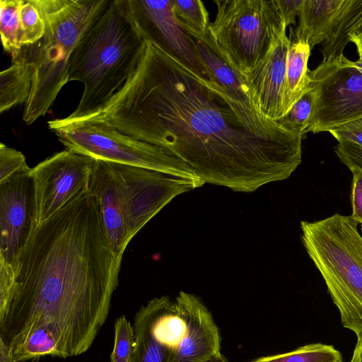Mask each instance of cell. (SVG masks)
Listing matches in <instances>:
<instances>
[{
	"instance_id": "d4e9b609",
	"label": "cell",
	"mask_w": 362,
	"mask_h": 362,
	"mask_svg": "<svg viewBox=\"0 0 362 362\" xmlns=\"http://www.w3.org/2000/svg\"><path fill=\"white\" fill-rule=\"evenodd\" d=\"M135 346L133 326L124 315L115 322V343L110 354V362H130Z\"/></svg>"
},
{
	"instance_id": "603a6c76",
	"label": "cell",
	"mask_w": 362,
	"mask_h": 362,
	"mask_svg": "<svg viewBox=\"0 0 362 362\" xmlns=\"http://www.w3.org/2000/svg\"><path fill=\"white\" fill-rule=\"evenodd\" d=\"M21 44L34 45L44 36L45 23L36 0H21L20 5Z\"/></svg>"
},
{
	"instance_id": "cb8c5ba5",
	"label": "cell",
	"mask_w": 362,
	"mask_h": 362,
	"mask_svg": "<svg viewBox=\"0 0 362 362\" xmlns=\"http://www.w3.org/2000/svg\"><path fill=\"white\" fill-rule=\"evenodd\" d=\"M313 109V92L308 89L276 122L291 133L303 135L307 133Z\"/></svg>"
},
{
	"instance_id": "ac0fdd59",
	"label": "cell",
	"mask_w": 362,
	"mask_h": 362,
	"mask_svg": "<svg viewBox=\"0 0 362 362\" xmlns=\"http://www.w3.org/2000/svg\"><path fill=\"white\" fill-rule=\"evenodd\" d=\"M310 52L307 44L291 42L286 63L285 114L308 89V62Z\"/></svg>"
},
{
	"instance_id": "7c38bea8",
	"label": "cell",
	"mask_w": 362,
	"mask_h": 362,
	"mask_svg": "<svg viewBox=\"0 0 362 362\" xmlns=\"http://www.w3.org/2000/svg\"><path fill=\"white\" fill-rule=\"evenodd\" d=\"M125 1L144 41L157 46L202 78L216 83L199 54L194 37L175 16L171 0Z\"/></svg>"
},
{
	"instance_id": "f546056e",
	"label": "cell",
	"mask_w": 362,
	"mask_h": 362,
	"mask_svg": "<svg viewBox=\"0 0 362 362\" xmlns=\"http://www.w3.org/2000/svg\"><path fill=\"white\" fill-rule=\"evenodd\" d=\"M285 25L296 23L299 16L304 0H276Z\"/></svg>"
},
{
	"instance_id": "ffe728a7",
	"label": "cell",
	"mask_w": 362,
	"mask_h": 362,
	"mask_svg": "<svg viewBox=\"0 0 362 362\" xmlns=\"http://www.w3.org/2000/svg\"><path fill=\"white\" fill-rule=\"evenodd\" d=\"M21 0L0 1V33L4 49L18 58L23 49L21 44L20 5Z\"/></svg>"
},
{
	"instance_id": "4316f807",
	"label": "cell",
	"mask_w": 362,
	"mask_h": 362,
	"mask_svg": "<svg viewBox=\"0 0 362 362\" xmlns=\"http://www.w3.org/2000/svg\"><path fill=\"white\" fill-rule=\"evenodd\" d=\"M334 151L340 160L351 171L362 170V146L349 141H338Z\"/></svg>"
},
{
	"instance_id": "6da1fadb",
	"label": "cell",
	"mask_w": 362,
	"mask_h": 362,
	"mask_svg": "<svg viewBox=\"0 0 362 362\" xmlns=\"http://www.w3.org/2000/svg\"><path fill=\"white\" fill-rule=\"evenodd\" d=\"M76 122L106 124L161 148L205 183L235 192L286 180L301 163L303 136L253 132L220 85L146 41L124 86Z\"/></svg>"
},
{
	"instance_id": "1f68e13d",
	"label": "cell",
	"mask_w": 362,
	"mask_h": 362,
	"mask_svg": "<svg viewBox=\"0 0 362 362\" xmlns=\"http://www.w3.org/2000/svg\"><path fill=\"white\" fill-rule=\"evenodd\" d=\"M349 362H362V339L357 341Z\"/></svg>"
},
{
	"instance_id": "2e32d148",
	"label": "cell",
	"mask_w": 362,
	"mask_h": 362,
	"mask_svg": "<svg viewBox=\"0 0 362 362\" xmlns=\"http://www.w3.org/2000/svg\"><path fill=\"white\" fill-rule=\"evenodd\" d=\"M349 0H304L295 34L296 40L312 49L325 42L346 8Z\"/></svg>"
},
{
	"instance_id": "7402d4cb",
	"label": "cell",
	"mask_w": 362,
	"mask_h": 362,
	"mask_svg": "<svg viewBox=\"0 0 362 362\" xmlns=\"http://www.w3.org/2000/svg\"><path fill=\"white\" fill-rule=\"evenodd\" d=\"M173 12L185 28L199 37L207 33L209 23L208 11L200 0H171Z\"/></svg>"
},
{
	"instance_id": "83f0119b",
	"label": "cell",
	"mask_w": 362,
	"mask_h": 362,
	"mask_svg": "<svg viewBox=\"0 0 362 362\" xmlns=\"http://www.w3.org/2000/svg\"><path fill=\"white\" fill-rule=\"evenodd\" d=\"M328 132L338 141H346L362 146V116L336 126Z\"/></svg>"
},
{
	"instance_id": "30bf717a",
	"label": "cell",
	"mask_w": 362,
	"mask_h": 362,
	"mask_svg": "<svg viewBox=\"0 0 362 362\" xmlns=\"http://www.w3.org/2000/svg\"><path fill=\"white\" fill-rule=\"evenodd\" d=\"M95 159L68 149L31 168L35 202V226L88 191Z\"/></svg>"
},
{
	"instance_id": "d6a6232c",
	"label": "cell",
	"mask_w": 362,
	"mask_h": 362,
	"mask_svg": "<svg viewBox=\"0 0 362 362\" xmlns=\"http://www.w3.org/2000/svg\"><path fill=\"white\" fill-rule=\"evenodd\" d=\"M0 362H13L8 354L6 346L2 341H0Z\"/></svg>"
},
{
	"instance_id": "d590c367",
	"label": "cell",
	"mask_w": 362,
	"mask_h": 362,
	"mask_svg": "<svg viewBox=\"0 0 362 362\" xmlns=\"http://www.w3.org/2000/svg\"><path fill=\"white\" fill-rule=\"evenodd\" d=\"M361 231H362V226H361Z\"/></svg>"
},
{
	"instance_id": "44dd1931",
	"label": "cell",
	"mask_w": 362,
	"mask_h": 362,
	"mask_svg": "<svg viewBox=\"0 0 362 362\" xmlns=\"http://www.w3.org/2000/svg\"><path fill=\"white\" fill-rule=\"evenodd\" d=\"M252 362H342V358L334 346L316 343L289 352L262 356Z\"/></svg>"
},
{
	"instance_id": "7a4b0ae2",
	"label": "cell",
	"mask_w": 362,
	"mask_h": 362,
	"mask_svg": "<svg viewBox=\"0 0 362 362\" xmlns=\"http://www.w3.org/2000/svg\"><path fill=\"white\" fill-rule=\"evenodd\" d=\"M122 258L88 191L37 225L0 298V341L13 361L86 352L107 318Z\"/></svg>"
},
{
	"instance_id": "5bb4252c",
	"label": "cell",
	"mask_w": 362,
	"mask_h": 362,
	"mask_svg": "<svg viewBox=\"0 0 362 362\" xmlns=\"http://www.w3.org/2000/svg\"><path fill=\"white\" fill-rule=\"evenodd\" d=\"M291 42L284 33L243 83L256 110L274 121L285 114L286 63Z\"/></svg>"
},
{
	"instance_id": "9c48e42d",
	"label": "cell",
	"mask_w": 362,
	"mask_h": 362,
	"mask_svg": "<svg viewBox=\"0 0 362 362\" xmlns=\"http://www.w3.org/2000/svg\"><path fill=\"white\" fill-rule=\"evenodd\" d=\"M313 109L308 132H328L362 116V75L344 54L308 71Z\"/></svg>"
},
{
	"instance_id": "9a60e30c",
	"label": "cell",
	"mask_w": 362,
	"mask_h": 362,
	"mask_svg": "<svg viewBox=\"0 0 362 362\" xmlns=\"http://www.w3.org/2000/svg\"><path fill=\"white\" fill-rule=\"evenodd\" d=\"M88 192L96 202L112 249L117 255L122 257L130 241L127 236L124 196L111 163L95 160Z\"/></svg>"
},
{
	"instance_id": "f1b7e54d",
	"label": "cell",
	"mask_w": 362,
	"mask_h": 362,
	"mask_svg": "<svg viewBox=\"0 0 362 362\" xmlns=\"http://www.w3.org/2000/svg\"><path fill=\"white\" fill-rule=\"evenodd\" d=\"M353 174L351 203L353 218L362 226V170H351Z\"/></svg>"
},
{
	"instance_id": "8992f818",
	"label": "cell",
	"mask_w": 362,
	"mask_h": 362,
	"mask_svg": "<svg viewBox=\"0 0 362 362\" xmlns=\"http://www.w3.org/2000/svg\"><path fill=\"white\" fill-rule=\"evenodd\" d=\"M351 216L302 221L303 245L322 275L342 325L362 339V236Z\"/></svg>"
},
{
	"instance_id": "8fae6325",
	"label": "cell",
	"mask_w": 362,
	"mask_h": 362,
	"mask_svg": "<svg viewBox=\"0 0 362 362\" xmlns=\"http://www.w3.org/2000/svg\"><path fill=\"white\" fill-rule=\"evenodd\" d=\"M124 196L128 239L176 196L205 182L132 165L112 163Z\"/></svg>"
},
{
	"instance_id": "4fadbf2b",
	"label": "cell",
	"mask_w": 362,
	"mask_h": 362,
	"mask_svg": "<svg viewBox=\"0 0 362 362\" xmlns=\"http://www.w3.org/2000/svg\"><path fill=\"white\" fill-rule=\"evenodd\" d=\"M35 227V202L30 172L0 183V257L13 262Z\"/></svg>"
},
{
	"instance_id": "52a82bcc",
	"label": "cell",
	"mask_w": 362,
	"mask_h": 362,
	"mask_svg": "<svg viewBox=\"0 0 362 362\" xmlns=\"http://www.w3.org/2000/svg\"><path fill=\"white\" fill-rule=\"evenodd\" d=\"M214 3L215 20L206 35L199 37L243 83L271 53L286 33V26L276 0H214Z\"/></svg>"
},
{
	"instance_id": "e575fe53",
	"label": "cell",
	"mask_w": 362,
	"mask_h": 362,
	"mask_svg": "<svg viewBox=\"0 0 362 362\" xmlns=\"http://www.w3.org/2000/svg\"><path fill=\"white\" fill-rule=\"evenodd\" d=\"M352 64L362 75V59H358L357 61H352Z\"/></svg>"
},
{
	"instance_id": "3957f363",
	"label": "cell",
	"mask_w": 362,
	"mask_h": 362,
	"mask_svg": "<svg viewBox=\"0 0 362 362\" xmlns=\"http://www.w3.org/2000/svg\"><path fill=\"white\" fill-rule=\"evenodd\" d=\"M144 46L125 0H111L69 61V81H80L84 87L76 108L69 116L47 124H70L103 106L134 74Z\"/></svg>"
},
{
	"instance_id": "836d02e7",
	"label": "cell",
	"mask_w": 362,
	"mask_h": 362,
	"mask_svg": "<svg viewBox=\"0 0 362 362\" xmlns=\"http://www.w3.org/2000/svg\"><path fill=\"white\" fill-rule=\"evenodd\" d=\"M206 362H229L226 356L221 353V354L211 358Z\"/></svg>"
},
{
	"instance_id": "484cf974",
	"label": "cell",
	"mask_w": 362,
	"mask_h": 362,
	"mask_svg": "<svg viewBox=\"0 0 362 362\" xmlns=\"http://www.w3.org/2000/svg\"><path fill=\"white\" fill-rule=\"evenodd\" d=\"M30 170L23 153L1 143L0 183L17 174L30 172Z\"/></svg>"
},
{
	"instance_id": "277c9868",
	"label": "cell",
	"mask_w": 362,
	"mask_h": 362,
	"mask_svg": "<svg viewBox=\"0 0 362 362\" xmlns=\"http://www.w3.org/2000/svg\"><path fill=\"white\" fill-rule=\"evenodd\" d=\"M133 327L130 362H206L221 354L211 313L191 293L181 291L174 300L151 299L136 313Z\"/></svg>"
},
{
	"instance_id": "ba28073f",
	"label": "cell",
	"mask_w": 362,
	"mask_h": 362,
	"mask_svg": "<svg viewBox=\"0 0 362 362\" xmlns=\"http://www.w3.org/2000/svg\"><path fill=\"white\" fill-rule=\"evenodd\" d=\"M66 149L95 160L139 167L185 179L200 180L194 170L161 148L103 123L48 124Z\"/></svg>"
},
{
	"instance_id": "e0dca14e",
	"label": "cell",
	"mask_w": 362,
	"mask_h": 362,
	"mask_svg": "<svg viewBox=\"0 0 362 362\" xmlns=\"http://www.w3.org/2000/svg\"><path fill=\"white\" fill-rule=\"evenodd\" d=\"M33 64L22 50L11 66L0 73V112L26 103L32 88Z\"/></svg>"
},
{
	"instance_id": "4dcf8cb0",
	"label": "cell",
	"mask_w": 362,
	"mask_h": 362,
	"mask_svg": "<svg viewBox=\"0 0 362 362\" xmlns=\"http://www.w3.org/2000/svg\"><path fill=\"white\" fill-rule=\"evenodd\" d=\"M354 42L356 47L359 59H362V28L349 38V42Z\"/></svg>"
},
{
	"instance_id": "5b68a950",
	"label": "cell",
	"mask_w": 362,
	"mask_h": 362,
	"mask_svg": "<svg viewBox=\"0 0 362 362\" xmlns=\"http://www.w3.org/2000/svg\"><path fill=\"white\" fill-rule=\"evenodd\" d=\"M45 23L43 37L22 52L33 64L32 88L23 120L30 125L45 115L69 81V61L111 0H36Z\"/></svg>"
},
{
	"instance_id": "d6986e66",
	"label": "cell",
	"mask_w": 362,
	"mask_h": 362,
	"mask_svg": "<svg viewBox=\"0 0 362 362\" xmlns=\"http://www.w3.org/2000/svg\"><path fill=\"white\" fill-rule=\"evenodd\" d=\"M362 28V0H349L330 36L324 42L322 61L341 56L349 38Z\"/></svg>"
}]
</instances>
